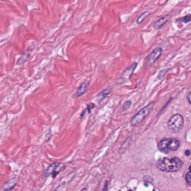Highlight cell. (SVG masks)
I'll list each match as a JSON object with an SVG mask.
<instances>
[{"mask_svg":"<svg viewBox=\"0 0 191 191\" xmlns=\"http://www.w3.org/2000/svg\"><path fill=\"white\" fill-rule=\"evenodd\" d=\"M183 165V161L177 157H163L159 159L157 163V167L159 170L167 172L179 171Z\"/></svg>","mask_w":191,"mask_h":191,"instance_id":"cell-1","label":"cell"},{"mask_svg":"<svg viewBox=\"0 0 191 191\" xmlns=\"http://www.w3.org/2000/svg\"><path fill=\"white\" fill-rule=\"evenodd\" d=\"M180 146L179 140L173 138H168L161 140L157 145V149L161 152L168 154L172 151H176Z\"/></svg>","mask_w":191,"mask_h":191,"instance_id":"cell-2","label":"cell"},{"mask_svg":"<svg viewBox=\"0 0 191 191\" xmlns=\"http://www.w3.org/2000/svg\"><path fill=\"white\" fill-rule=\"evenodd\" d=\"M155 106V103H151L142 109H141L131 121V125L132 126H137L142 123L147 117L149 115Z\"/></svg>","mask_w":191,"mask_h":191,"instance_id":"cell-3","label":"cell"},{"mask_svg":"<svg viewBox=\"0 0 191 191\" xmlns=\"http://www.w3.org/2000/svg\"><path fill=\"white\" fill-rule=\"evenodd\" d=\"M184 126V118L179 114H174L168 121V127L172 133L180 132Z\"/></svg>","mask_w":191,"mask_h":191,"instance_id":"cell-4","label":"cell"},{"mask_svg":"<svg viewBox=\"0 0 191 191\" xmlns=\"http://www.w3.org/2000/svg\"><path fill=\"white\" fill-rule=\"evenodd\" d=\"M137 63L135 62L132 65H131L123 72L122 74L119 79L117 80L116 82L118 84H122L130 80L131 75L133 74V71L136 68Z\"/></svg>","mask_w":191,"mask_h":191,"instance_id":"cell-5","label":"cell"},{"mask_svg":"<svg viewBox=\"0 0 191 191\" xmlns=\"http://www.w3.org/2000/svg\"><path fill=\"white\" fill-rule=\"evenodd\" d=\"M163 53V49L161 47H157L154 49V51L152 52L150 55L147 56L146 58L147 63L150 66L154 65L155 62L160 58Z\"/></svg>","mask_w":191,"mask_h":191,"instance_id":"cell-6","label":"cell"},{"mask_svg":"<svg viewBox=\"0 0 191 191\" xmlns=\"http://www.w3.org/2000/svg\"><path fill=\"white\" fill-rule=\"evenodd\" d=\"M90 81L89 80H85L82 82L79 88L76 90V92L73 96V98H78L80 96H82L87 91L89 88Z\"/></svg>","mask_w":191,"mask_h":191,"instance_id":"cell-7","label":"cell"},{"mask_svg":"<svg viewBox=\"0 0 191 191\" xmlns=\"http://www.w3.org/2000/svg\"><path fill=\"white\" fill-rule=\"evenodd\" d=\"M34 48H35V45H31L29 48H27V50L25 52V53H24L23 55H21L20 57L17 60L16 64L17 65H21L23 64L24 62L27 61L28 57H29L31 52L33 50Z\"/></svg>","mask_w":191,"mask_h":191,"instance_id":"cell-8","label":"cell"},{"mask_svg":"<svg viewBox=\"0 0 191 191\" xmlns=\"http://www.w3.org/2000/svg\"><path fill=\"white\" fill-rule=\"evenodd\" d=\"M171 14H168L161 17L160 19L157 21L154 24V29H160L164 25L166 24L168 21L171 19Z\"/></svg>","mask_w":191,"mask_h":191,"instance_id":"cell-9","label":"cell"},{"mask_svg":"<svg viewBox=\"0 0 191 191\" xmlns=\"http://www.w3.org/2000/svg\"><path fill=\"white\" fill-rule=\"evenodd\" d=\"M17 179L16 177H13L7 181L5 184H4L2 189L4 191H10L15 187V186L17 184Z\"/></svg>","mask_w":191,"mask_h":191,"instance_id":"cell-10","label":"cell"},{"mask_svg":"<svg viewBox=\"0 0 191 191\" xmlns=\"http://www.w3.org/2000/svg\"><path fill=\"white\" fill-rule=\"evenodd\" d=\"M61 163H53L52 164H51L46 169V171H45V173H44V177L45 178L48 177V176H49L51 174H52L55 171L57 168L60 165Z\"/></svg>","mask_w":191,"mask_h":191,"instance_id":"cell-11","label":"cell"},{"mask_svg":"<svg viewBox=\"0 0 191 191\" xmlns=\"http://www.w3.org/2000/svg\"><path fill=\"white\" fill-rule=\"evenodd\" d=\"M112 88L111 87H108V88L103 90L101 92L99 93L96 96V98L98 100L99 102H100V101L103 100V99H104V98L108 96L109 94H110V92H112Z\"/></svg>","mask_w":191,"mask_h":191,"instance_id":"cell-12","label":"cell"},{"mask_svg":"<svg viewBox=\"0 0 191 191\" xmlns=\"http://www.w3.org/2000/svg\"><path fill=\"white\" fill-rule=\"evenodd\" d=\"M191 21V14H188L187 15L184 16L183 17H180L176 20L177 22H183L184 23H188Z\"/></svg>","mask_w":191,"mask_h":191,"instance_id":"cell-13","label":"cell"},{"mask_svg":"<svg viewBox=\"0 0 191 191\" xmlns=\"http://www.w3.org/2000/svg\"><path fill=\"white\" fill-rule=\"evenodd\" d=\"M150 15V13L149 11H146L145 13H143V14L141 15L139 17H138V19H137V24H140L142 23L143 21L145 20V19L149 15Z\"/></svg>","mask_w":191,"mask_h":191,"instance_id":"cell-14","label":"cell"},{"mask_svg":"<svg viewBox=\"0 0 191 191\" xmlns=\"http://www.w3.org/2000/svg\"><path fill=\"white\" fill-rule=\"evenodd\" d=\"M131 104H132V102L131 100H127L126 102H125L121 108V110H122L121 111L124 112L127 110V109H129L131 106Z\"/></svg>","mask_w":191,"mask_h":191,"instance_id":"cell-15","label":"cell"},{"mask_svg":"<svg viewBox=\"0 0 191 191\" xmlns=\"http://www.w3.org/2000/svg\"><path fill=\"white\" fill-rule=\"evenodd\" d=\"M186 181L187 182L188 184L191 187V165L189 168V170L186 175Z\"/></svg>","mask_w":191,"mask_h":191,"instance_id":"cell-16","label":"cell"},{"mask_svg":"<svg viewBox=\"0 0 191 191\" xmlns=\"http://www.w3.org/2000/svg\"><path fill=\"white\" fill-rule=\"evenodd\" d=\"M168 70V69H164V70H163L159 72V73L157 75V79H159V80L163 79L164 77V76L167 74Z\"/></svg>","mask_w":191,"mask_h":191,"instance_id":"cell-17","label":"cell"},{"mask_svg":"<svg viewBox=\"0 0 191 191\" xmlns=\"http://www.w3.org/2000/svg\"><path fill=\"white\" fill-rule=\"evenodd\" d=\"M96 107V104L94 103H90L88 104L87 105V107H86V110L88 111L89 113H91V111L92 109H94V108Z\"/></svg>","mask_w":191,"mask_h":191,"instance_id":"cell-18","label":"cell"},{"mask_svg":"<svg viewBox=\"0 0 191 191\" xmlns=\"http://www.w3.org/2000/svg\"><path fill=\"white\" fill-rule=\"evenodd\" d=\"M108 181H106L104 184V187L103 189V191H108Z\"/></svg>","mask_w":191,"mask_h":191,"instance_id":"cell-19","label":"cell"},{"mask_svg":"<svg viewBox=\"0 0 191 191\" xmlns=\"http://www.w3.org/2000/svg\"><path fill=\"white\" fill-rule=\"evenodd\" d=\"M59 171H55V172L52 174V177L53 178H55L56 177L57 175V174H59Z\"/></svg>","mask_w":191,"mask_h":191,"instance_id":"cell-20","label":"cell"},{"mask_svg":"<svg viewBox=\"0 0 191 191\" xmlns=\"http://www.w3.org/2000/svg\"><path fill=\"white\" fill-rule=\"evenodd\" d=\"M188 100L191 105V92H189V94L188 95Z\"/></svg>","mask_w":191,"mask_h":191,"instance_id":"cell-21","label":"cell"},{"mask_svg":"<svg viewBox=\"0 0 191 191\" xmlns=\"http://www.w3.org/2000/svg\"><path fill=\"white\" fill-rule=\"evenodd\" d=\"M86 109H85V110H84L83 111H82V113H81V114H80V118H82L84 116V115H85V114L86 113Z\"/></svg>","mask_w":191,"mask_h":191,"instance_id":"cell-22","label":"cell"},{"mask_svg":"<svg viewBox=\"0 0 191 191\" xmlns=\"http://www.w3.org/2000/svg\"><path fill=\"white\" fill-rule=\"evenodd\" d=\"M185 154H186V155H187V156H189V155L191 154V151H190L189 150H186V152H185Z\"/></svg>","mask_w":191,"mask_h":191,"instance_id":"cell-23","label":"cell"},{"mask_svg":"<svg viewBox=\"0 0 191 191\" xmlns=\"http://www.w3.org/2000/svg\"><path fill=\"white\" fill-rule=\"evenodd\" d=\"M81 191H87V189L86 188H84Z\"/></svg>","mask_w":191,"mask_h":191,"instance_id":"cell-24","label":"cell"}]
</instances>
